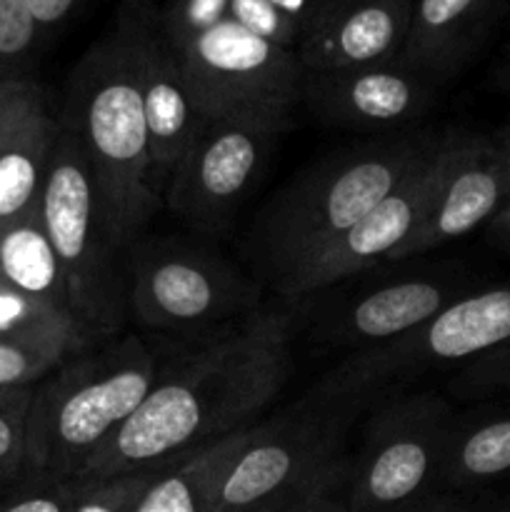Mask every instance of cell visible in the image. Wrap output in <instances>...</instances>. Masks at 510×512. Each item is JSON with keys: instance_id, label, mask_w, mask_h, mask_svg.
<instances>
[{"instance_id": "5bb4252c", "label": "cell", "mask_w": 510, "mask_h": 512, "mask_svg": "<svg viewBox=\"0 0 510 512\" xmlns=\"http://www.w3.org/2000/svg\"><path fill=\"white\" fill-rule=\"evenodd\" d=\"M440 180L428 215L388 265L423 258L485 228L510 195V178L493 138L445 130Z\"/></svg>"}, {"instance_id": "83f0119b", "label": "cell", "mask_w": 510, "mask_h": 512, "mask_svg": "<svg viewBox=\"0 0 510 512\" xmlns=\"http://www.w3.org/2000/svg\"><path fill=\"white\" fill-rule=\"evenodd\" d=\"M33 388L0 393V480L25 470V430Z\"/></svg>"}, {"instance_id": "484cf974", "label": "cell", "mask_w": 510, "mask_h": 512, "mask_svg": "<svg viewBox=\"0 0 510 512\" xmlns=\"http://www.w3.org/2000/svg\"><path fill=\"white\" fill-rule=\"evenodd\" d=\"M70 355L75 353L58 348V345L5 343V340H0V393L35 388L45 375L53 373Z\"/></svg>"}, {"instance_id": "6da1fadb", "label": "cell", "mask_w": 510, "mask_h": 512, "mask_svg": "<svg viewBox=\"0 0 510 512\" xmlns=\"http://www.w3.org/2000/svg\"><path fill=\"white\" fill-rule=\"evenodd\" d=\"M295 315L258 308L165 363L148 398L75 480L148 473L255 425L293 375Z\"/></svg>"}, {"instance_id": "9a60e30c", "label": "cell", "mask_w": 510, "mask_h": 512, "mask_svg": "<svg viewBox=\"0 0 510 512\" xmlns=\"http://www.w3.org/2000/svg\"><path fill=\"white\" fill-rule=\"evenodd\" d=\"M413 0H310L298 40L305 70L388 63L403 50Z\"/></svg>"}, {"instance_id": "ba28073f", "label": "cell", "mask_w": 510, "mask_h": 512, "mask_svg": "<svg viewBox=\"0 0 510 512\" xmlns=\"http://www.w3.org/2000/svg\"><path fill=\"white\" fill-rule=\"evenodd\" d=\"M128 318L165 333H215L260 303V283L235 263L175 240H138L125 253Z\"/></svg>"}, {"instance_id": "7c38bea8", "label": "cell", "mask_w": 510, "mask_h": 512, "mask_svg": "<svg viewBox=\"0 0 510 512\" xmlns=\"http://www.w3.org/2000/svg\"><path fill=\"white\" fill-rule=\"evenodd\" d=\"M438 93V85L395 58L360 68L305 70L300 105L325 128L390 135L420 128Z\"/></svg>"}, {"instance_id": "44dd1931", "label": "cell", "mask_w": 510, "mask_h": 512, "mask_svg": "<svg viewBox=\"0 0 510 512\" xmlns=\"http://www.w3.org/2000/svg\"><path fill=\"white\" fill-rule=\"evenodd\" d=\"M0 283L73 315L63 270L43 228L38 205L0 225Z\"/></svg>"}, {"instance_id": "8992f818", "label": "cell", "mask_w": 510, "mask_h": 512, "mask_svg": "<svg viewBox=\"0 0 510 512\" xmlns=\"http://www.w3.org/2000/svg\"><path fill=\"white\" fill-rule=\"evenodd\" d=\"M365 410L313 385L283 413L255 423L220 478L215 512H268L295 498L345 458V440Z\"/></svg>"}, {"instance_id": "f1b7e54d", "label": "cell", "mask_w": 510, "mask_h": 512, "mask_svg": "<svg viewBox=\"0 0 510 512\" xmlns=\"http://www.w3.org/2000/svg\"><path fill=\"white\" fill-rule=\"evenodd\" d=\"M228 3L230 0H165L158 10L160 28L170 45L180 48L185 40L228 18Z\"/></svg>"}, {"instance_id": "5b68a950", "label": "cell", "mask_w": 510, "mask_h": 512, "mask_svg": "<svg viewBox=\"0 0 510 512\" xmlns=\"http://www.w3.org/2000/svg\"><path fill=\"white\" fill-rule=\"evenodd\" d=\"M38 213L63 270L70 310L88 343L98 345L123 333L128 320L125 250L110 233L83 148L65 125L50 153Z\"/></svg>"}, {"instance_id": "ab89813d", "label": "cell", "mask_w": 510, "mask_h": 512, "mask_svg": "<svg viewBox=\"0 0 510 512\" xmlns=\"http://www.w3.org/2000/svg\"><path fill=\"white\" fill-rule=\"evenodd\" d=\"M453 512H455V510H453Z\"/></svg>"}, {"instance_id": "d4e9b609", "label": "cell", "mask_w": 510, "mask_h": 512, "mask_svg": "<svg viewBox=\"0 0 510 512\" xmlns=\"http://www.w3.org/2000/svg\"><path fill=\"white\" fill-rule=\"evenodd\" d=\"M448 395L455 400H485L510 395V340L448 373Z\"/></svg>"}, {"instance_id": "f35d334b", "label": "cell", "mask_w": 510, "mask_h": 512, "mask_svg": "<svg viewBox=\"0 0 510 512\" xmlns=\"http://www.w3.org/2000/svg\"><path fill=\"white\" fill-rule=\"evenodd\" d=\"M508 10H510V0H508Z\"/></svg>"}, {"instance_id": "1f68e13d", "label": "cell", "mask_w": 510, "mask_h": 512, "mask_svg": "<svg viewBox=\"0 0 510 512\" xmlns=\"http://www.w3.org/2000/svg\"><path fill=\"white\" fill-rule=\"evenodd\" d=\"M85 0H30V10L43 38H53L83 10Z\"/></svg>"}, {"instance_id": "8fae6325", "label": "cell", "mask_w": 510, "mask_h": 512, "mask_svg": "<svg viewBox=\"0 0 510 512\" xmlns=\"http://www.w3.org/2000/svg\"><path fill=\"white\" fill-rule=\"evenodd\" d=\"M205 120L230 113H295L305 68L298 53L223 18L175 48Z\"/></svg>"}, {"instance_id": "30bf717a", "label": "cell", "mask_w": 510, "mask_h": 512, "mask_svg": "<svg viewBox=\"0 0 510 512\" xmlns=\"http://www.w3.org/2000/svg\"><path fill=\"white\" fill-rule=\"evenodd\" d=\"M290 113L208 118L168 180L163 200L200 233H220L263 173Z\"/></svg>"}, {"instance_id": "ac0fdd59", "label": "cell", "mask_w": 510, "mask_h": 512, "mask_svg": "<svg viewBox=\"0 0 510 512\" xmlns=\"http://www.w3.org/2000/svg\"><path fill=\"white\" fill-rule=\"evenodd\" d=\"M58 130L48 90L38 80H20L13 118L0 148V225L38 205Z\"/></svg>"}, {"instance_id": "f546056e", "label": "cell", "mask_w": 510, "mask_h": 512, "mask_svg": "<svg viewBox=\"0 0 510 512\" xmlns=\"http://www.w3.org/2000/svg\"><path fill=\"white\" fill-rule=\"evenodd\" d=\"M228 18L243 25L250 33L280 45V48L295 50L300 40V25L280 13L268 0H230Z\"/></svg>"}, {"instance_id": "74e56055", "label": "cell", "mask_w": 510, "mask_h": 512, "mask_svg": "<svg viewBox=\"0 0 510 512\" xmlns=\"http://www.w3.org/2000/svg\"><path fill=\"white\" fill-rule=\"evenodd\" d=\"M398 512H453V510H450L445 503H440V500L433 495V498L423 500V503H415L410 505V508L398 510Z\"/></svg>"}, {"instance_id": "836d02e7", "label": "cell", "mask_w": 510, "mask_h": 512, "mask_svg": "<svg viewBox=\"0 0 510 512\" xmlns=\"http://www.w3.org/2000/svg\"><path fill=\"white\" fill-rule=\"evenodd\" d=\"M18 85H20V80L0 83V148H3L5 135H8L10 118H13L15 98H18Z\"/></svg>"}, {"instance_id": "4fadbf2b", "label": "cell", "mask_w": 510, "mask_h": 512, "mask_svg": "<svg viewBox=\"0 0 510 512\" xmlns=\"http://www.w3.org/2000/svg\"><path fill=\"white\" fill-rule=\"evenodd\" d=\"M440 148H443V138L388 198L380 200L360 223H355L348 233L340 235L323 253L303 265L278 290L280 298L295 303L318 290L355 278L365 270L388 265L428 215L440 180V163H443Z\"/></svg>"}, {"instance_id": "7a4b0ae2", "label": "cell", "mask_w": 510, "mask_h": 512, "mask_svg": "<svg viewBox=\"0 0 510 512\" xmlns=\"http://www.w3.org/2000/svg\"><path fill=\"white\" fill-rule=\"evenodd\" d=\"M145 5L148 0H120L113 23L70 70L58 113L83 148L108 228L125 253L163 205L140 85Z\"/></svg>"}, {"instance_id": "8d00e7d4", "label": "cell", "mask_w": 510, "mask_h": 512, "mask_svg": "<svg viewBox=\"0 0 510 512\" xmlns=\"http://www.w3.org/2000/svg\"><path fill=\"white\" fill-rule=\"evenodd\" d=\"M493 143L498 145L500 155H503L505 170H508V178H510V120L493 135Z\"/></svg>"}, {"instance_id": "4dcf8cb0", "label": "cell", "mask_w": 510, "mask_h": 512, "mask_svg": "<svg viewBox=\"0 0 510 512\" xmlns=\"http://www.w3.org/2000/svg\"><path fill=\"white\" fill-rule=\"evenodd\" d=\"M350 455L330 465L318 480L268 512H348Z\"/></svg>"}, {"instance_id": "e0dca14e", "label": "cell", "mask_w": 510, "mask_h": 512, "mask_svg": "<svg viewBox=\"0 0 510 512\" xmlns=\"http://www.w3.org/2000/svg\"><path fill=\"white\" fill-rule=\"evenodd\" d=\"M498 10L500 0H413L398 60L443 88L483 48Z\"/></svg>"}, {"instance_id": "52a82bcc", "label": "cell", "mask_w": 510, "mask_h": 512, "mask_svg": "<svg viewBox=\"0 0 510 512\" xmlns=\"http://www.w3.org/2000/svg\"><path fill=\"white\" fill-rule=\"evenodd\" d=\"M455 415L435 390H400L370 405L350 455L348 512H398L433 498Z\"/></svg>"}, {"instance_id": "603a6c76", "label": "cell", "mask_w": 510, "mask_h": 512, "mask_svg": "<svg viewBox=\"0 0 510 512\" xmlns=\"http://www.w3.org/2000/svg\"><path fill=\"white\" fill-rule=\"evenodd\" d=\"M45 45L30 0H0V83L35 80V63Z\"/></svg>"}, {"instance_id": "d6a6232c", "label": "cell", "mask_w": 510, "mask_h": 512, "mask_svg": "<svg viewBox=\"0 0 510 512\" xmlns=\"http://www.w3.org/2000/svg\"><path fill=\"white\" fill-rule=\"evenodd\" d=\"M485 243L498 250V253L510 255V195L500 205L498 213L490 218V223L485 225Z\"/></svg>"}, {"instance_id": "cb8c5ba5", "label": "cell", "mask_w": 510, "mask_h": 512, "mask_svg": "<svg viewBox=\"0 0 510 512\" xmlns=\"http://www.w3.org/2000/svg\"><path fill=\"white\" fill-rule=\"evenodd\" d=\"M78 480L23 473L0 480V512H73Z\"/></svg>"}, {"instance_id": "7402d4cb", "label": "cell", "mask_w": 510, "mask_h": 512, "mask_svg": "<svg viewBox=\"0 0 510 512\" xmlns=\"http://www.w3.org/2000/svg\"><path fill=\"white\" fill-rule=\"evenodd\" d=\"M0 340L58 345L70 353L90 348L78 320L68 310L18 293L5 283H0Z\"/></svg>"}, {"instance_id": "d6986e66", "label": "cell", "mask_w": 510, "mask_h": 512, "mask_svg": "<svg viewBox=\"0 0 510 512\" xmlns=\"http://www.w3.org/2000/svg\"><path fill=\"white\" fill-rule=\"evenodd\" d=\"M250 428L213 440L150 470V480L135 512H215L220 478L245 445Z\"/></svg>"}, {"instance_id": "277c9868", "label": "cell", "mask_w": 510, "mask_h": 512, "mask_svg": "<svg viewBox=\"0 0 510 512\" xmlns=\"http://www.w3.org/2000/svg\"><path fill=\"white\" fill-rule=\"evenodd\" d=\"M158 355L120 333L65 358L30 395L25 470L75 480L158 380Z\"/></svg>"}, {"instance_id": "4316f807", "label": "cell", "mask_w": 510, "mask_h": 512, "mask_svg": "<svg viewBox=\"0 0 510 512\" xmlns=\"http://www.w3.org/2000/svg\"><path fill=\"white\" fill-rule=\"evenodd\" d=\"M150 480L148 473L115 475V478L78 480L73 512H135Z\"/></svg>"}, {"instance_id": "2e32d148", "label": "cell", "mask_w": 510, "mask_h": 512, "mask_svg": "<svg viewBox=\"0 0 510 512\" xmlns=\"http://www.w3.org/2000/svg\"><path fill=\"white\" fill-rule=\"evenodd\" d=\"M158 10V0H148L140 25V85L155 183L165 195L175 165L203 128L205 118L185 83L178 53L160 28Z\"/></svg>"}, {"instance_id": "3957f363", "label": "cell", "mask_w": 510, "mask_h": 512, "mask_svg": "<svg viewBox=\"0 0 510 512\" xmlns=\"http://www.w3.org/2000/svg\"><path fill=\"white\" fill-rule=\"evenodd\" d=\"M443 130L373 135L300 170L260 208L243 243L255 280L278 293L303 265L348 233L438 145Z\"/></svg>"}, {"instance_id": "d590c367", "label": "cell", "mask_w": 510, "mask_h": 512, "mask_svg": "<svg viewBox=\"0 0 510 512\" xmlns=\"http://www.w3.org/2000/svg\"><path fill=\"white\" fill-rule=\"evenodd\" d=\"M268 3H273L280 13H285L290 20H295V23L303 28V20L305 15H308L310 0H268Z\"/></svg>"}, {"instance_id": "ffe728a7", "label": "cell", "mask_w": 510, "mask_h": 512, "mask_svg": "<svg viewBox=\"0 0 510 512\" xmlns=\"http://www.w3.org/2000/svg\"><path fill=\"white\" fill-rule=\"evenodd\" d=\"M505 475H510V408L455 415L438 488H475Z\"/></svg>"}, {"instance_id": "e575fe53", "label": "cell", "mask_w": 510, "mask_h": 512, "mask_svg": "<svg viewBox=\"0 0 510 512\" xmlns=\"http://www.w3.org/2000/svg\"><path fill=\"white\" fill-rule=\"evenodd\" d=\"M490 85L500 93L510 95V40L500 50L498 60L493 63V70H490Z\"/></svg>"}, {"instance_id": "9c48e42d", "label": "cell", "mask_w": 510, "mask_h": 512, "mask_svg": "<svg viewBox=\"0 0 510 512\" xmlns=\"http://www.w3.org/2000/svg\"><path fill=\"white\" fill-rule=\"evenodd\" d=\"M350 288L318 290L295 300L313 343L350 353L390 343L428 323L433 315L468 295L473 278L455 263H428L365 278L355 275Z\"/></svg>"}]
</instances>
